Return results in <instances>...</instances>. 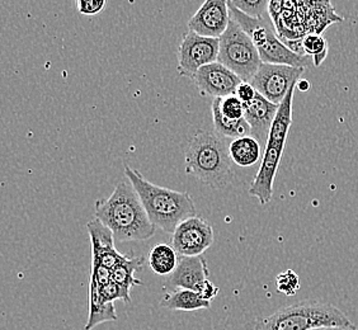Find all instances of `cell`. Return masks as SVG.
Instances as JSON below:
<instances>
[{
	"label": "cell",
	"mask_w": 358,
	"mask_h": 330,
	"mask_svg": "<svg viewBox=\"0 0 358 330\" xmlns=\"http://www.w3.org/2000/svg\"><path fill=\"white\" fill-rule=\"evenodd\" d=\"M99 294L103 297L106 303H115L116 300H121L124 303H129L131 301L130 294H127L118 283L110 280V282L103 286H99Z\"/></svg>",
	"instance_id": "cell-26"
},
{
	"label": "cell",
	"mask_w": 358,
	"mask_h": 330,
	"mask_svg": "<svg viewBox=\"0 0 358 330\" xmlns=\"http://www.w3.org/2000/svg\"><path fill=\"white\" fill-rule=\"evenodd\" d=\"M94 215L110 227L116 241H144L155 235L157 227L130 180H121L108 199L96 200Z\"/></svg>",
	"instance_id": "cell-1"
},
{
	"label": "cell",
	"mask_w": 358,
	"mask_h": 330,
	"mask_svg": "<svg viewBox=\"0 0 358 330\" xmlns=\"http://www.w3.org/2000/svg\"><path fill=\"white\" fill-rule=\"evenodd\" d=\"M213 244L214 229L199 216L180 222L172 234V247L182 257L202 255Z\"/></svg>",
	"instance_id": "cell-10"
},
{
	"label": "cell",
	"mask_w": 358,
	"mask_h": 330,
	"mask_svg": "<svg viewBox=\"0 0 358 330\" xmlns=\"http://www.w3.org/2000/svg\"><path fill=\"white\" fill-rule=\"evenodd\" d=\"M90 278H93L99 286H103L112 280V271L106 268L104 266H93L92 264Z\"/></svg>",
	"instance_id": "cell-29"
},
{
	"label": "cell",
	"mask_w": 358,
	"mask_h": 330,
	"mask_svg": "<svg viewBox=\"0 0 358 330\" xmlns=\"http://www.w3.org/2000/svg\"><path fill=\"white\" fill-rule=\"evenodd\" d=\"M124 175L136 189L150 221L168 234H173L180 222L196 216L197 211L189 193L152 185L138 169L127 164Z\"/></svg>",
	"instance_id": "cell-3"
},
{
	"label": "cell",
	"mask_w": 358,
	"mask_h": 330,
	"mask_svg": "<svg viewBox=\"0 0 358 330\" xmlns=\"http://www.w3.org/2000/svg\"><path fill=\"white\" fill-rule=\"evenodd\" d=\"M215 131L222 138H244L252 136V129L245 118L230 120L222 115L220 108V98H215L211 106Z\"/></svg>",
	"instance_id": "cell-18"
},
{
	"label": "cell",
	"mask_w": 358,
	"mask_h": 330,
	"mask_svg": "<svg viewBox=\"0 0 358 330\" xmlns=\"http://www.w3.org/2000/svg\"><path fill=\"white\" fill-rule=\"evenodd\" d=\"M305 55L311 56L314 59V65L319 66L328 52L327 42L320 35H308L303 37L301 43Z\"/></svg>",
	"instance_id": "cell-22"
},
{
	"label": "cell",
	"mask_w": 358,
	"mask_h": 330,
	"mask_svg": "<svg viewBox=\"0 0 358 330\" xmlns=\"http://www.w3.org/2000/svg\"><path fill=\"white\" fill-rule=\"evenodd\" d=\"M160 306L173 311H196V310L210 309L211 301L206 300L200 292L193 289H177L166 294Z\"/></svg>",
	"instance_id": "cell-17"
},
{
	"label": "cell",
	"mask_w": 358,
	"mask_h": 330,
	"mask_svg": "<svg viewBox=\"0 0 358 330\" xmlns=\"http://www.w3.org/2000/svg\"><path fill=\"white\" fill-rule=\"evenodd\" d=\"M229 150L235 164L249 168L261 159L262 146L253 136H244L234 138L229 145Z\"/></svg>",
	"instance_id": "cell-19"
},
{
	"label": "cell",
	"mask_w": 358,
	"mask_h": 330,
	"mask_svg": "<svg viewBox=\"0 0 358 330\" xmlns=\"http://www.w3.org/2000/svg\"><path fill=\"white\" fill-rule=\"evenodd\" d=\"M275 287L280 294L295 296L300 289L299 275L292 269H287L275 277Z\"/></svg>",
	"instance_id": "cell-24"
},
{
	"label": "cell",
	"mask_w": 358,
	"mask_h": 330,
	"mask_svg": "<svg viewBox=\"0 0 358 330\" xmlns=\"http://www.w3.org/2000/svg\"><path fill=\"white\" fill-rule=\"evenodd\" d=\"M297 89L300 90V92H308V90L310 89V82H308V80H305V79H300L296 84Z\"/></svg>",
	"instance_id": "cell-31"
},
{
	"label": "cell",
	"mask_w": 358,
	"mask_h": 330,
	"mask_svg": "<svg viewBox=\"0 0 358 330\" xmlns=\"http://www.w3.org/2000/svg\"><path fill=\"white\" fill-rule=\"evenodd\" d=\"M229 145L217 132L196 131L187 145L186 172L214 189L229 186L235 175Z\"/></svg>",
	"instance_id": "cell-2"
},
{
	"label": "cell",
	"mask_w": 358,
	"mask_h": 330,
	"mask_svg": "<svg viewBox=\"0 0 358 330\" xmlns=\"http://www.w3.org/2000/svg\"><path fill=\"white\" fill-rule=\"evenodd\" d=\"M229 0H206L188 22L189 31L205 37L220 38L230 23Z\"/></svg>",
	"instance_id": "cell-12"
},
{
	"label": "cell",
	"mask_w": 358,
	"mask_h": 330,
	"mask_svg": "<svg viewBox=\"0 0 358 330\" xmlns=\"http://www.w3.org/2000/svg\"><path fill=\"white\" fill-rule=\"evenodd\" d=\"M87 230L92 245V264L104 266L106 268L112 269L117 267L122 261L129 258V255L121 254L115 247V235L110 227L103 222L93 219L87 224Z\"/></svg>",
	"instance_id": "cell-13"
},
{
	"label": "cell",
	"mask_w": 358,
	"mask_h": 330,
	"mask_svg": "<svg viewBox=\"0 0 358 330\" xmlns=\"http://www.w3.org/2000/svg\"><path fill=\"white\" fill-rule=\"evenodd\" d=\"M107 0H76L78 12L82 15H96L106 8Z\"/></svg>",
	"instance_id": "cell-27"
},
{
	"label": "cell",
	"mask_w": 358,
	"mask_h": 330,
	"mask_svg": "<svg viewBox=\"0 0 358 330\" xmlns=\"http://www.w3.org/2000/svg\"><path fill=\"white\" fill-rule=\"evenodd\" d=\"M235 96L241 99L244 104L252 103L257 96V90L249 82H241L239 87L236 88Z\"/></svg>",
	"instance_id": "cell-28"
},
{
	"label": "cell",
	"mask_w": 358,
	"mask_h": 330,
	"mask_svg": "<svg viewBox=\"0 0 358 330\" xmlns=\"http://www.w3.org/2000/svg\"><path fill=\"white\" fill-rule=\"evenodd\" d=\"M210 275L207 261L202 255L179 257L177 268L171 275V283L177 289H193L201 292Z\"/></svg>",
	"instance_id": "cell-14"
},
{
	"label": "cell",
	"mask_w": 358,
	"mask_h": 330,
	"mask_svg": "<svg viewBox=\"0 0 358 330\" xmlns=\"http://www.w3.org/2000/svg\"><path fill=\"white\" fill-rule=\"evenodd\" d=\"M117 320L115 303H106L99 294V285L90 278V317L84 330H92L99 324Z\"/></svg>",
	"instance_id": "cell-16"
},
{
	"label": "cell",
	"mask_w": 358,
	"mask_h": 330,
	"mask_svg": "<svg viewBox=\"0 0 358 330\" xmlns=\"http://www.w3.org/2000/svg\"><path fill=\"white\" fill-rule=\"evenodd\" d=\"M303 68H295L280 64H264L255 73L250 84L257 93L272 103H282L292 85H295L303 74Z\"/></svg>",
	"instance_id": "cell-8"
},
{
	"label": "cell",
	"mask_w": 358,
	"mask_h": 330,
	"mask_svg": "<svg viewBox=\"0 0 358 330\" xmlns=\"http://www.w3.org/2000/svg\"><path fill=\"white\" fill-rule=\"evenodd\" d=\"M319 327H353V324L337 306L306 300L257 319L252 330H311Z\"/></svg>",
	"instance_id": "cell-5"
},
{
	"label": "cell",
	"mask_w": 358,
	"mask_h": 330,
	"mask_svg": "<svg viewBox=\"0 0 358 330\" xmlns=\"http://www.w3.org/2000/svg\"><path fill=\"white\" fill-rule=\"evenodd\" d=\"M357 329L356 325L353 327H319V328H314L311 330H355Z\"/></svg>",
	"instance_id": "cell-30"
},
{
	"label": "cell",
	"mask_w": 358,
	"mask_h": 330,
	"mask_svg": "<svg viewBox=\"0 0 358 330\" xmlns=\"http://www.w3.org/2000/svg\"><path fill=\"white\" fill-rule=\"evenodd\" d=\"M220 40L205 37L193 31L186 32L178 48V73L193 80L197 71L208 64L217 62Z\"/></svg>",
	"instance_id": "cell-9"
},
{
	"label": "cell",
	"mask_w": 358,
	"mask_h": 330,
	"mask_svg": "<svg viewBox=\"0 0 358 330\" xmlns=\"http://www.w3.org/2000/svg\"><path fill=\"white\" fill-rule=\"evenodd\" d=\"M296 84L292 85L285 101L280 104L275 122L269 132L267 144L264 146L262 164L259 166V171L249 188V194L259 201V203L263 206L269 203L273 196L275 174L281 163L285 145L289 136V127L292 124V102Z\"/></svg>",
	"instance_id": "cell-4"
},
{
	"label": "cell",
	"mask_w": 358,
	"mask_h": 330,
	"mask_svg": "<svg viewBox=\"0 0 358 330\" xmlns=\"http://www.w3.org/2000/svg\"><path fill=\"white\" fill-rule=\"evenodd\" d=\"M178 253L166 244H158L149 253V267L154 273L160 275H172L178 264Z\"/></svg>",
	"instance_id": "cell-20"
},
{
	"label": "cell",
	"mask_w": 358,
	"mask_h": 330,
	"mask_svg": "<svg viewBox=\"0 0 358 330\" xmlns=\"http://www.w3.org/2000/svg\"><path fill=\"white\" fill-rule=\"evenodd\" d=\"M219 40L217 62L234 71L243 82H250L263 62L248 34L231 18Z\"/></svg>",
	"instance_id": "cell-7"
},
{
	"label": "cell",
	"mask_w": 358,
	"mask_h": 330,
	"mask_svg": "<svg viewBox=\"0 0 358 330\" xmlns=\"http://www.w3.org/2000/svg\"><path fill=\"white\" fill-rule=\"evenodd\" d=\"M230 17L241 26L259 52L261 60L264 64H280V65H289L295 68L306 69L314 59L311 56L299 55L295 51L285 45L280 37L277 36L273 22L271 17L266 15L263 18H253L248 14L243 13L239 9L229 3Z\"/></svg>",
	"instance_id": "cell-6"
},
{
	"label": "cell",
	"mask_w": 358,
	"mask_h": 330,
	"mask_svg": "<svg viewBox=\"0 0 358 330\" xmlns=\"http://www.w3.org/2000/svg\"><path fill=\"white\" fill-rule=\"evenodd\" d=\"M244 107H245L244 118L250 124L252 136L257 138L259 144L266 146L280 106L269 102L268 99L257 93L255 101L252 103L244 104Z\"/></svg>",
	"instance_id": "cell-15"
},
{
	"label": "cell",
	"mask_w": 358,
	"mask_h": 330,
	"mask_svg": "<svg viewBox=\"0 0 358 330\" xmlns=\"http://www.w3.org/2000/svg\"><path fill=\"white\" fill-rule=\"evenodd\" d=\"M220 108L222 115L230 120H241L245 116L244 103L236 96L220 98Z\"/></svg>",
	"instance_id": "cell-25"
},
{
	"label": "cell",
	"mask_w": 358,
	"mask_h": 330,
	"mask_svg": "<svg viewBox=\"0 0 358 330\" xmlns=\"http://www.w3.org/2000/svg\"><path fill=\"white\" fill-rule=\"evenodd\" d=\"M355 330H358V329H355Z\"/></svg>",
	"instance_id": "cell-32"
},
{
	"label": "cell",
	"mask_w": 358,
	"mask_h": 330,
	"mask_svg": "<svg viewBox=\"0 0 358 330\" xmlns=\"http://www.w3.org/2000/svg\"><path fill=\"white\" fill-rule=\"evenodd\" d=\"M201 96L225 98L235 96L236 88L243 80L234 71L216 62L201 68L193 78Z\"/></svg>",
	"instance_id": "cell-11"
},
{
	"label": "cell",
	"mask_w": 358,
	"mask_h": 330,
	"mask_svg": "<svg viewBox=\"0 0 358 330\" xmlns=\"http://www.w3.org/2000/svg\"><path fill=\"white\" fill-rule=\"evenodd\" d=\"M144 261L143 257H129L126 261L112 269V280L118 283L127 294H130L131 287L143 285L135 277V273L144 266Z\"/></svg>",
	"instance_id": "cell-21"
},
{
	"label": "cell",
	"mask_w": 358,
	"mask_h": 330,
	"mask_svg": "<svg viewBox=\"0 0 358 330\" xmlns=\"http://www.w3.org/2000/svg\"><path fill=\"white\" fill-rule=\"evenodd\" d=\"M229 3L253 18H263L269 15L271 0H229Z\"/></svg>",
	"instance_id": "cell-23"
}]
</instances>
